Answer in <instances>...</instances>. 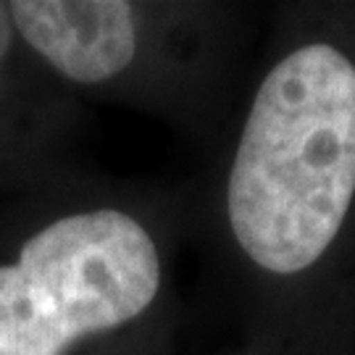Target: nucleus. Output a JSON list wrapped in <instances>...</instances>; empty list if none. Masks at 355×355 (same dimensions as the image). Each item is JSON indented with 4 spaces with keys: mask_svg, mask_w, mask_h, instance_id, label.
Masks as SVG:
<instances>
[{
    "mask_svg": "<svg viewBox=\"0 0 355 355\" xmlns=\"http://www.w3.org/2000/svg\"><path fill=\"white\" fill-rule=\"evenodd\" d=\"M355 198V66L327 42L284 55L261 82L227 184L229 227L271 274L311 268Z\"/></svg>",
    "mask_w": 355,
    "mask_h": 355,
    "instance_id": "nucleus-1",
    "label": "nucleus"
},
{
    "mask_svg": "<svg viewBox=\"0 0 355 355\" xmlns=\"http://www.w3.org/2000/svg\"><path fill=\"white\" fill-rule=\"evenodd\" d=\"M158 290L161 255L135 216L92 208L53 218L0 263V355H66L142 316Z\"/></svg>",
    "mask_w": 355,
    "mask_h": 355,
    "instance_id": "nucleus-2",
    "label": "nucleus"
},
{
    "mask_svg": "<svg viewBox=\"0 0 355 355\" xmlns=\"http://www.w3.org/2000/svg\"><path fill=\"white\" fill-rule=\"evenodd\" d=\"M13 32L76 85L121 74L137 53V13L124 0H13Z\"/></svg>",
    "mask_w": 355,
    "mask_h": 355,
    "instance_id": "nucleus-3",
    "label": "nucleus"
},
{
    "mask_svg": "<svg viewBox=\"0 0 355 355\" xmlns=\"http://www.w3.org/2000/svg\"><path fill=\"white\" fill-rule=\"evenodd\" d=\"M13 24H11V13H8V3H0V64L3 58L8 55L13 42Z\"/></svg>",
    "mask_w": 355,
    "mask_h": 355,
    "instance_id": "nucleus-4",
    "label": "nucleus"
}]
</instances>
